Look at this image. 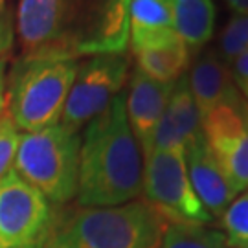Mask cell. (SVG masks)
I'll return each mask as SVG.
<instances>
[{
	"label": "cell",
	"instance_id": "ac0fdd59",
	"mask_svg": "<svg viewBox=\"0 0 248 248\" xmlns=\"http://www.w3.org/2000/svg\"><path fill=\"white\" fill-rule=\"evenodd\" d=\"M219 219L228 247L248 248V189L232 201Z\"/></svg>",
	"mask_w": 248,
	"mask_h": 248
},
{
	"label": "cell",
	"instance_id": "8fae6325",
	"mask_svg": "<svg viewBox=\"0 0 248 248\" xmlns=\"http://www.w3.org/2000/svg\"><path fill=\"white\" fill-rule=\"evenodd\" d=\"M202 122L195 105L193 94L189 90L187 76L184 74L175 83V89L169 96L166 110L162 114L155 140L153 151H178L184 153L187 145L202 138Z\"/></svg>",
	"mask_w": 248,
	"mask_h": 248
},
{
	"label": "cell",
	"instance_id": "30bf717a",
	"mask_svg": "<svg viewBox=\"0 0 248 248\" xmlns=\"http://www.w3.org/2000/svg\"><path fill=\"white\" fill-rule=\"evenodd\" d=\"M175 83L153 81L136 68L131 76L129 89L125 92V112L143 160L153 153L155 133L166 110L169 96L175 89Z\"/></svg>",
	"mask_w": 248,
	"mask_h": 248
},
{
	"label": "cell",
	"instance_id": "603a6c76",
	"mask_svg": "<svg viewBox=\"0 0 248 248\" xmlns=\"http://www.w3.org/2000/svg\"><path fill=\"white\" fill-rule=\"evenodd\" d=\"M6 87H8V59L0 61V118L6 112Z\"/></svg>",
	"mask_w": 248,
	"mask_h": 248
},
{
	"label": "cell",
	"instance_id": "9a60e30c",
	"mask_svg": "<svg viewBox=\"0 0 248 248\" xmlns=\"http://www.w3.org/2000/svg\"><path fill=\"white\" fill-rule=\"evenodd\" d=\"M136 70L158 83H175L189 66V48L180 39L171 45L134 53Z\"/></svg>",
	"mask_w": 248,
	"mask_h": 248
},
{
	"label": "cell",
	"instance_id": "5bb4252c",
	"mask_svg": "<svg viewBox=\"0 0 248 248\" xmlns=\"http://www.w3.org/2000/svg\"><path fill=\"white\" fill-rule=\"evenodd\" d=\"M173 17V30L191 50L202 48L213 37L215 6L213 0H168Z\"/></svg>",
	"mask_w": 248,
	"mask_h": 248
},
{
	"label": "cell",
	"instance_id": "44dd1931",
	"mask_svg": "<svg viewBox=\"0 0 248 248\" xmlns=\"http://www.w3.org/2000/svg\"><path fill=\"white\" fill-rule=\"evenodd\" d=\"M17 37V30H15V11L8 6L0 9V61L8 59V53L13 48Z\"/></svg>",
	"mask_w": 248,
	"mask_h": 248
},
{
	"label": "cell",
	"instance_id": "d6986e66",
	"mask_svg": "<svg viewBox=\"0 0 248 248\" xmlns=\"http://www.w3.org/2000/svg\"><path fill=\"white\" fill-rule=\"evenodd\" d=\"M219 57L224 62L235 61L239 55L248 52V15L235 13L226 22L219 39Z\"/></svg>",
	"mask_w": 248,
	"mask_h": 248
},
{
	"label": "cell",
	"instance_id": "7a4b0ae2",
	"mask_svg": "<svg viewBox=\"0 0 248 248\" xmlns=\"http://www.w3.org/2000/svg\"><path fill=\"white\" fill-rule=\"evenodd\" d=\"M143 156L125 112V92L94 118L81 138L78 204L112 208L142 195Z\"/></svg>",
	"mask_w": 248,
	"mask_h": 248
},
{
	"label": "cell",
	"instance_id": "6da1fadb",
	"mask_svg": "<svg viewBox=\"0 0 248 248\" xmlns=\"http://www.w3.org/2000/svg\"><path fill=\"white\" fill-rule=\"evenodd\" d=\"M24 57L74 59L129 48V0H18Z\"/></svg>",
	"mask_w": 248,
	"mask_h": 248
},
{
	"label": "cell",
	"instance_id": "ba28073f",
	"mask_svg": "<svg viewBox=\"0 0 248 248\" xmlns=\"http://www.w3.org/2000/svg\"><path fill=\"white\" fill-rule=\"evenodd\" d=\"M53 215L52 202L13 169L0 178V248H37Z\"/></svg>",
	"mask_w": 248,
	"mask_h": 248
},
{
	"label": "cell",
	"instance_id": "d4e9b609",
	"mask_svg": "<svg viewBox=\"0 0 248 248\" xmlns=\"http://www.w3.org/2000/svg\"><path fill=\"white\" fill-rule=\"evenodd\" d=\"M4 8V0H0V9Z\"/></svg>",
	"mask_w": 248,
	"mask_h": 248
},
{
	"label": "cell",
	"instance_id": "5b68a950",
	"mask_svg": "<svg viewBox=\"0 0 248 248\" xmlns=\"http://www.w3.org/2000/svg\"><path fill=\"white\" fill-rule=\"evenodd\" d=\"M81 136L61 124L20 133L13 171L48 202L66 204L78 195Z\"/></svg>",
	"mask_w": 248,
	"mask_h": 248
},
{
	"label": "cell",
	"instance_id": "4fadbf2b",
	"mask_svg": "<svg viewBox=\"0 0 248 248\" xmlns=\"http://www.w3.org/2000/svg\"><path fill=\"white\" fill-rule=\"evenodd\" d=\"M189 90L201 114V122L222 103L241 96L228 64L212 52L202 53L187 74Z\"/></svg>",
	"mask_w": 248,
	"mask_h": 248
},
{
	"label": "cell",
	"instance_id": "52a82bcc",
	"mask_svg": "<svg viewBox=\"0 0 248 248\" xmlns=\"http://www.w3.org/2000/svg\"><path fill=\"white\" fill-rule=\"evenodd\" d=\"M127 53H98L79 62L59 124L74 133L98 118L122 92L129 78Z\"/></svg>",
	"mask_w": 248,
	"mask_h": 248
},
{
	"label": "cell",
	"instance_id": "8992f818",
	"mask_svg": "<svg viewBox=\"0 0 248 248\" xmlns=\"http://www.w3.org/2000/svg\"><path fill=\"white\" fill-rule=\"evenodd\" d=\"M142 193L171 222L210 226L213 221L189 182L184 153L153 151L143 160Z\"/></svg>",
	"mask_w": 248,
	"mask_h": 248
},
{
	"label": "cell",
	"instance_id": "7402d4cb",
	"mask_svg": "<svg viewBox=\"0 0 248 248\" xmlns=\"http://www.w3.org/2000/svg\"><path fill=\"white\" fill-rule=\"evenodd\" d=\"M230 72L239 94L248 103V52H245L235 61L230 62Z\"/></svg>",
	"mask_w": 248,
	"mask_h": 248
},
{
	"label": "cell",
	"instance_id": "ffe728a7",
	"mask_svg": "<svg viewBox=\"0 0 248 248\" xmlns=\"http://www.w3.org/2000/svg\"><path fill=\"white\" fill-rule=\"evenodd\" d=\"M20 140L18 131L8 112L0 118V178L13 169V160Z\"/></svg>",
	"mask_w": 248,
	"mask_h": 248
},
{
	"label": "cell",
	"instance_id": "9c48e42d",
	"mask_svg": "<svg viewBox=\"0 0 248 248\" xmlns=\"http://www.w3.org/2000/svg\"><path fill=\"white\" fill-rule=\"evenodd\" d=\"M204 140L237 195L248 189V103L237 96L202 120Z\"/></svg>",
	"mask_w": 248,
	"mask_h": 248
},
{
	"label": "cell",
	"instance_id": "2e32d148",
	"mask_svg": "<svg viewBox=\"0 0 248 248\" xmlns=\"http://www.w3.org/2000/svg\"><path fill=\"white\" fill-rule=\"evenodd\" d=\"M156 248H230L219 228L169 222Z\"/></svg>",
	"mask_w": 248,
	"mask_h": 248
},
{
	"label": "cell",
	"instance_id": "3957f363",
	"mask_svg": "<svg viewBox=\"0 0 248 248\" xmlns=\"http://www.w3.org/2000/svg\"><path fill=\"white\" fill-rule=\"evenodd\" d=\"M169 219L147 201L112 208H76L53 215L37 248H156Z\"/></svg>",
	"mask_w": 248,
	"mask_h": 248
},
{
	"label": "cell",
	"instance_id": "7c38bea8",
	"mask_svg": "<svg viewBox=\"0 0 248 248\" xmlns=\"http://www.w3.org/2000/svg\"><path fill=\"white\" fill-rule=\"evenodd\" d=\"M189 182L195 189L199 201L212 217H221L224 210L237 197L219 162L215 160L206 140L199 138L184 151Z\"/></svg>",
	"mask_w": 248,
	"mask_h": 248
},
{
	"label": "cell",
	"instance_id": "277c9868",
	"mask_svg": "<svg viewBox=\"0 0 248 248\" xmlns=\"http://www.w3.org/2000/svg\"><path fill=\"white\" fill-rule=\"evenodd\" d=\"M79 62L20 55L8 72L6 112L20 133H37L61 122Z\"/></svg>",
	"mask_w": 248,
	"mask_h": 248
},
{
	"label": "cell",
	"instance_id": "e0dca14e",
	"mask_svg": "<svg viewBox=\"0 0 248 248\" xmlns=\"http://www.w3.org/2000/svg\"><path fill=\"white\" fill-rule=\"evenodd\" d=\"M173 30L168 0H129V37Z\"/></svg>",
	"mask_w": 248,
	"mask_h": 248
},
{
	"label": "cell",
	"instance_id": "cb8c5ba5",
	"mask_svg": "<svg viewBox=\"0 0 248 248\" xmlns=\"http://www.w3.org/2000/svg\"><path fill=\"white\" fill-rule=\"evenodd\" d=\"M235 13L241 15H248V0H224Z\"/></svg>",
	"mask_w": 248,
	"mask_h": 248
}]
</instances>
